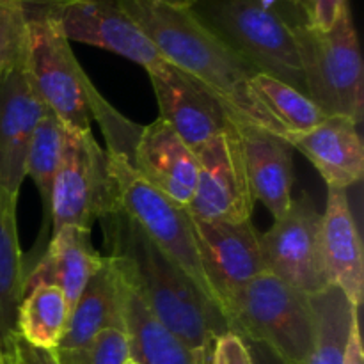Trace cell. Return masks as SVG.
I'll list each match as a JSON object with an SVG mask.
<instances>
[{
  "label": "cell",
  "mask_w": 364,
  "mask_h": 364,
  "mask_svg": "<svg viewBox=\"0 0 364 364\" xmlns=\"http://www.w3.org/2000/svg\"><path fill=\"white\" fill-rule=\"evenodd\" d=\"M117 2L146 32L160 55L208 87L230 110L235 123L256 124L283 135L279 124L249 89V82L259 71L228 48L192 9L160 0Z\"/></svg>",
  "instance_id": "obj_1"
},
{
  "label": "cell",
  "mask_w": 364,
  "mask_h": 364,
  "mask_svg": "<svg viewBox=\"0 0 364 364\" xmlns=\"http://www.w3.org/2000/svg\"><path fill=\"white\" fill-rule=\"evenodd\" d=\"M100 223L107 256L114 258L121 274L156 320L188 350L230 331L215 302L210 301L123 210L116 206Z\"/></svg>",
  "instance_id": "obj_2"
},
{
  "label": "cell",
  "mask_w": 364,
  "mask_h": 364,
  "mask_svg": "<svg viewBox=\"0 0 364 364\" xmlns=\"http://www.w3.org/2000/svg\"><path fill=\"white\" fill-rule=\"evenodd\" d=\"M231 333L269 347L284 364H306L315 341L308 295L270 272L242 287L224 308Z\"/></svg>",
  "instance_id": "obj_3"
},
{
  "label": "cell",
  "mask_w": 364,
  "mask_h": 364,
  "mask_svg": "<svg viewBox=\"0 0 364 364\" xmlns=\"http://www.w3.org/2000/svg\"><path fill=\"white\" fill-rule=\"evenodd\" d=\"M192 13L228 48L259 73L287 82L306 95L294 25L258 0H199Z\"/></svg>",
  "instance_id": "obj_4"
},
{
  "label": "cell",
  "mask_w": 364,
  "mask_h": 364,
  "mask_svg": "<svg viewBox=\"0 0 364 364\" xmlns=\"http://www.w3.org/2000/svg\"><path fill=\"white\" fill-rule=\"evenodd\" d=\"M306 95L326 116H347L363 123L364 68L350 7L333 28L322 32L294 21Z\"/></svg>",
  "instance_id": "obj_5"
},
{
  "label": "cell",
  "mask_w": 364,
  "mask_h": 364,
  "mask_svg": "<svg viewBox=\"0 0 364 364\" xmlns=\"http://www.w3.org/2000/svg\"><path fill=\"white\" fill-rule=\"evenodd\" d=\"M23 64L36 92L70 132L91 130L92 84L46 7H27Z\"/></svg>",
  "instance_id": "obj_6"
},
{
  "label": "cell",
  "mask_w": 364,
  "mask_h": 364,
  "mask_svg": "<svg viewBox=\"0 0 364 364\" xmlns=\"http://www.w3.org/2000/svg\"><path fill=\"white\" fill-rule=\"evenodd\" d=\"M105 153L110 178L116 188L117 208L123 210L141 228L142 233L164 255L169 256L210 301L215 302L203 272L192 220L187 210L146 183L135 173L127 156L109 149Z\"/></svg>",
  "instance_id": "obj_7"
},
{
  "label": "cell",
  "mask_w": 364,
  "mask_h": 364,
  "mask_svg": "<svg viewBox=\"0 0 364 364\" xmlns=\"http://www.w3.org/2000/svg\"><path fill=\"white\" fill-rule=\"evenodd\" d=\"M116 206L105 149L91 130H68L52 191V233L64 226L91 230L95 220Z\"/></svg>",
  "instance_id": "obj_8"
},
{
  "label": "cell",
  "mask_w": 364,
  "mask_h": 364,
  "mask_svg": "<svg viewBox=\"0 0 364 364\" xmlns=\"http://www.w3.org/2000/svg\"><path fill=\"white\" fill-rule=\"evenodd\" d=\"M198 183L188 215L210 223H247L255 210L244 148L237 123L196 149Z\"/></svg>",
  "instance_id": "obj_9"
},
{
  "label": "cell",
  "mask_w": 364,
  "mask_h": 364,
  "mask_svg": "<svg viewBox=\"0 0 364 364\" xmlns=\"http://www.w3.org/2000/svg\"><path fill=\"white\" fill-rule=\"evenodd\" d=\"M320 226L322 213L308 194H302L274 219L267 233L259 235L267 272L304 295L320 294L331 287L322 262Z\"/></svg>",
  "instance_id": "obj_10"
},
{
  "label": "cell",
  "mask_w": 364,
  "mask_h": 364,
  "mask_svg": "<svg viewBox=\"0 0 364 364\" xmlns=\"http://www.w3.org/2000/svg\"><path fill=\"white\" fill-rule=\"evenodd\" d=\"M43 7L53 14L68 41L109 50L146 71L166 60L117 0H60Z\"/></svg>",
  "instance_id": "obj_11"
},
{
  "label": "cell",
  "mask_w": 364,
  "mask_h": 364,
  "mask_svg": "<svg viewBox=\"0 0 364 364\" xmlns=\"http://www.w3.org/2000/svg\"><path fill=\"white\" fill-rule=\"evenodd\" d=\"M194 240L213 301L224 315L230 299L267 272L259 233L247 223H210L191 217Z\"/></svg>",
  "instance_id": "obj_12"
},
{
  "label": "cell",
  "mask_w": 364,
  "mask_h": 364,
  "mask_svg": "<svg viewBox=\"0 0 364 364\" xmlns=\"http://www.w3.org/2000/svg\"><path fill=\"white\" fill-rule=\"evenodd\" d=\"M146 73L159 103V117L194 151L235 124L230 110L208 87L167 60Z\"/></svg>",
  "instance_id": "obj_13"
},
{
  "label": "cell",
  "mask_w": 364,
  "mask_h": 364,
  "mask_svg": "<svg viewBox=\"0 0 364 364\" xmlns=\"http://www.w3.org/2000/svg\"><path fill=\"white\" fill-rule=\"evenodd\" d=\"M23 59L0 77V188L18 203L36 127L45 112Z\"/></svg>",
  "instance_id": "obj_14"
},
{
  "label": "cell",
  "mask_w": 364,
  "mask_h": 364,
  "mask_svg": "<svg viewBox=\"0 0 364 364\" xmlns=\"http://www.w3.org/2000/svg\"><path fill=\"white\" fill-rule=\"evenodd\" d=\"M128 162L146 183L187 208L198 183V156L166 121L139 128Z\"/></svg>",
  "instance_id": "obj_15"
},
{
  "label": "cell",
  "mask_w": 364,
  "mask_h": 364,
  "mask_svg": "<svg viewBox=\"0 0 364 364\" xmlns=\"http://www.w3.org/2000/svg\"><path fill=\"white\" fill-rule=\"evenodd\" d=\"M359 127L347 116H326L311 130L284 139L313 164L327 188L348 191L364 176V144Z\"/></svg>",
  "instance_id": "obj_16"
},
{
  "label": "cell",
  "mask_w": 364,
  "mask_h": 364,
  "mask_svg": "<svg viewBox=\"0 0 364 364\" xmlns=\"http://www.w3.org/2000/svg\"><path fill=\"white\" fill-rule=\"evenodd\" d=\"M320 245L329 284L336 287L354 308L361 309L364 299L363 242L347 191L327 188Z\"/></svg>",
  "instance_id": "obj_17"
},
{
  "label": "cell",
  "mask_w": 364,
  "mask_h": 364,
  "mask_svg": "<svg viewBox=\"0 0 364 364\" xmlns=\"http://www.w3.org/2000/svg\"><path fill=\"white\" fill-rule=\"evenodd\" d=\"M103 255L91 244V230L64 226L52 233L45 251L23 277L21 297L39 284L60 288L70 309L80 299L85 284L98 270Z\"/></svg>",
  "instance_id": "obj_18"
},
{
  "label": "cell",
  "mask_w": 364,
  "mask_h": 364,
  "mask_svg": "<svg viewBox=\"0 0 364 364\" xmlns=\"http://www.w3.org/2000/svg\"><path fill=\"white\" fill-rule=\"evenodd\" d=\"M237 130L255 199L277 219L294 201V148L283 135L256 124L237 123Z\"/></svg>",
  "instance_id": "obj_19"
},
{
  "label": "cell",
  "mask_w": 364,
  "mask_h": 364,
  "mask_svg": "<svg viewBox=\"0 0 364 364\" xmlns=\"http://www.w3.org/2000/svg\"><path fill=\"white\" fill-rule=\"evenodd\" d=\"M124 329L121 276L116 262L103 255L98 270L85 284L71 311L68 331L57 350H70L87 343L103 329Z\"/></svg>",
  "instance_id": "obj_20"
},
{
  "label": "cell",
  "mask_w": 364,
  "mask_h": 364,
  "mask_svg": "<svg viewBox=\"0 0 364 364\" xmlns=\"http://www.w3.org/2000/svg\"><path fill=\"white\" fill-rule=\"evenodd\" d=\"M66 134L68 128L64 127L63 121L52 110L45 109L38 127H36L34 135H32L27 166H25V176L34 181L39 198H41L43 226L36 244L32 245L28 255L23 256V277L38 262V258L43 255L46 244H48L50 237H52V191Z\"/></svg>",
  "instance_id": "obj_21"
},
{
  "label": "cell",
  "mask_w": 364,
  "mask_h": 364,
  "mask_svg": "<svg viewBox=\"0 0 364 364\" xmlns=\"http://www.w3.org/2000/svg\"><path fill=\"white\" fill-rule=\"evenodd\" d=\"M119 276L124 331L130 338L132 358L142 364H192V352L156 320L121 270Z\"/></svg>",
  "instance_id": "obj_22"
},
{
  "label": "cell",
  "mask_w": 364,
  "mask_h": 364,
  "mask_svg": "<svg viewBox=\"0 0 364 364\" xmlns=\"http://www.w3.org/2000/svg\"><path fill=\"white\" fill-rule=\"evenodd\" d=\"M71 309L60 288L39 284L23 294L16 309L14 334L38 350H57L68 331Z\"/></svg>",
  "instance_id": "obj_23"
},
{
  "label": "cell",
  "mask_w": 364,
  "mask_h": 364,
  "mask_svg": "<svg viewBox=\"0 0 364 364\" xmlns=\"http://www.w3.org/2000/svg\"><path fill=\"white\" fill-rule=\"evenodd\" d=\"M23 288V252L18 242L16 203L0 188V340L14 334L16 309Z\"/></svg>",
  "instance_id": "obj_24"
},
{
  "label": "cell",
  "mask_w": 364,
  "mask_h": 364,
  "mask_svg": "<svg viewBox=\"0 0 364 364\" xmlns=\"http://www.w3.org/2000/svg\"><path fill=\"white\" fill-rule=\"evenodd\" d=\"M249 89L256 102L279 124L283 137L304 134L326 117L308 95L270 75L256 73L249 82Z\"/></svg>",
  "instance_id": "obj_25"
},
{
  "label": "cell",
  "mask_w": 364,
  "mask_h": 364,
  "mask_svg": "<svg viewBox=\"0 0 364 364\" xmlns=\"http://www.w3.org/2000/svg\"><path fill=\"white\" fill-rule=\"evenodd\" d=\"M315 315V341L306 364H341L354 306L336 287L308 295Z\"/></svg>",
  "instance_id": "obj_26"
},
{
  "label": "cell",
  "mask_w": 364,
  "mask_h": 364,
  "mask_svg": "<svg viewBox=\"0 0 364 364\" xmlns=\"http://www.w3.org/2000/svg\"><path fill=\"white\" fill-rule=\"evenodd\" d=\"M59 364H124L130 358V338L124 329L100 331L87 343L70 350H53Z\"/></svg>",
  "instance_id": "obj_27"
},
{
  "label": "cell",
  "mask_w": 364,
  "mask_h": 364,
  "mask_svg": "<svg viewBox=\"0 0 364 364\" xmlns=\"http://www.w3.org/2000/svg\"><path fill=\"white\" fill-rule=\"evenodd\" d=\"M27 20L23 0H0V77L23 59Z\"/></svg>",
  "instance_id": "obj_28"
},
{
  "label": "cell",
  "mask_w": 364,
  "mask_h": 364,
  "mask_svg": "<svg viewBox=\"0 0 364 364\" xmlns=\"http://www.w3.org/2000/svg\"><path fill=\"white\" fill-rule=\"evenodd\" d=\"M304 13V23L316 31H329L336 23L340 14L348 6L347 0H297Z\"/></svg>",
  "instance_id": "obj_29"
},
{
  "label": "cell",
  "mask_w": 364,
  "mask_h": 364,
  "mask_svg": "<svg viewBox=\"0 0 364 364\" xmlns=\"http://www.w3.org/2000/svg\"><path fill=\"white\" fill-rule=\"evenodd\" d=\"M215 361L217 364H255L245 340L231 331L215 338Z\"/></svg>",
  "instance_id": "obj_30"
},
{
  "label": "cell",
  "mask_w": 364,
  "mask_h": 364,
  "mask_svg": "<svg viewBox=\"0 0 364 364\" xmlns=\"http://www.w3.org/2000/svg\"><path fill=\"white\" fill-rule=\"evenodd\" d=\"M7 341H11V343L14 345V348H16L21 361L25 364H59L53 350H38V348L31 347V345H27L25 341H21L16 334H13Z\"/></svg>",
  "instance_id": "obj_31"
},
{
  "label": "cell",
  "mask_w": 364,
  "mask_h": 364,
  "mask_svg": "<svg viewBox=\"0 0 364 364\" xmlns=\"http://www.w3.org/2000/svg\"><path fill=\"white\" fill-rule=\"evenodd\" d=\"M245 343H247L249 352H251L252 355V363L255 364H284L263 343H256V341H245Z\"/></svg>",
  "instance_id": "obj_32"
},
{
  "label": "cell",
  "mask_w": 364,
  "mask_h": 364,
  "mask_svg": "<svg viewBox=\"0 0 364 364\" xmlns=\"http://www.w3.org/2000/svg\"><path fill=\"white\" fill-rule=\"evenodd\" d=\"M192 364H217L215 361V340L201 345L192 350Z\"/></svg>",
  "instance_id": "obj_33"
},
{
  "label": "cell",
  "mask_w": 364,
  "mask_h": 364,
  "mask_svg": "<svg viewBox=\"0 0 364 364\" xmlns=\"http://www.w3.org/2000/svg\"><path fill=\"white\" fill-rule=\"evenodd\" d=\"M4 364H25L11 341L4 343Z\"/></svg>",
  "instance_id": "obj_34"
},
{
  "label": "cell",
  "mask_w": 364,
  "mask_h": 364,
  "mask_svg": "<svg viewBox=\"0 0 364 364\" xmlns=\"http://www.w3.org/2000/svg\"><path fill=\"white\" fill-rule=\"evenodd\" d=\"M160 2H166V4H169V6L187 7V9H191V7L194 6L196 2H199V0H160Z\"/></svg>",
  "instance_id": "obj_35"
},
{
  "label": "cell",
  "mask_w": 364,
  "mask_h": 364,
  "mask_svg": "<svg viewBox=\"0 0 364 364\" xmlns=\"http://www.w3.org/2000/svg\"><path fill=\"white\" fill-rule=\"evenodd\" d=\"M23 2L27 7H43V6H50V4L60 2V0H23Z\"/></svg>",
  "instance_id": "obj_36"
},
{
  "label": "cell",
  "mask_w": 364,
  "mask_h": 364,
  "mask_svg": "<svg viewBox=\"0 0 364 364\" xmlns=\"http://www.w3.org/2000/svg\"><path fill=\"white\" fill-rule=\"evenodd\" d=\"M259 4H262L263 7H265V9H274V6H276L277 2H279V0H258Z\"/></svg>",
  "instance_id": "obj_37"
},
{
  "label": "cell",
  "mask_w": 364,
  "mask_h": 364,
  "mask_svg": "<svg viewBox=\"0 0 364 364\" xmlns=\"http://www.w3.org/2000/svg\"><path fill=\"white\" fill-rule=\"evenodd\" d=\"M124 364H142V363L137 361V359H134V358H132V355H130V358H128L127 361H124Z\"/></svg>",
  "instance_id": "obj_38"
},
{
  "label": "cell",
  "mask_w": 364,
  "mask_h": 364,
  "mask_svg": "<svg viewBox=\"0 0 364 364\" xmlns=\"http://www.w3.org/2000/svg\"><path fill=\"white\" fill-rule=\"evenodd\" d=\"M0 364H4V347H2V340H0Z\"/></svg>",
  "instance_id": "obj_39"
}]
</instances>
